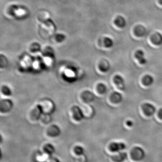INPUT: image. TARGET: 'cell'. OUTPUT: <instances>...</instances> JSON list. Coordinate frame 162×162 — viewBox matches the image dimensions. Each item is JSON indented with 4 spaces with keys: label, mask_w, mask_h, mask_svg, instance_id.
I'll return each instance as SVG.
<instances>
[{
    "label": "cell",
    "mask_w": 162,
    "mask_h": 162,
    "mask_svg": "<svg viewBox=\"0 0 162 162\" xmlns=\"http://www.w3.org/2000/svg\"><path fill=\"white\" fill-rule=\"evenodd\" d=\"M136 58L139 61V63L142 65H145L147 64V59L145 58V54L142 50H137L135 53Z\"/></svg>",
    "instance_id": "5b68a950"
},
{
    "label": "cell",
    "mask_w": 162,
    "mask_h": 162,
    "mask_svg": "<svg viewBox=\"0 0 162 162\" xmlns=\"http://www.w3.org/2000/svg\"><path fill=\"white\" fill-rule=\"evenodd\" d=\"M127 153L120 152L118 154L112 156V160L115 162H123L127 159Z\"/></svg>",
    "instance_id": "8992f818"
},
{
    "label": "cell",
    "mask_w": 162,
    "mask_h": 162,
    "mask_svg": "<svg viewBox=\"0 0 162 162\" xmlns=\"http://www.w3.org/2000/svg\"><path fill=\"white\" fill-rule=\"evenodd\" d=\"M114 81L115 84L119 89L122 90H124L125 89V81L123 77L119 75H116L114 77Z\"/></svg>",
    "instance_id": "277c9868"
},
{
    "label": "cell",
    "mask_w": 162,
    "mask_h": 162,
    "mask_svg": "<svg viewBox=\"0 0 162 162\" xmlns=\"http://www.w3.org/2000/svg\"><path fill=\"white\" fill-rule=\"evenodd\" d=\"M60 162V161L58 160V159H57V158H53L51 160V162Z\"/></svg>",
    "instance_id": "d6986e66"
},
{
    "label": "cell",
    "mask_w": 162,
    "mask_h": 162,
    "mask_svg": "<svg viewBox=\"0 0 162 162\" xmlns=\"http://www.w3.org/2000/svg\"><path fill=\"white\" fill-rule=\"evenodd\" d=\"M142 108L144 113L147 116L150 117L153 115L156 111L155 107L151 103H145L143 105Z\"/></svg>",
    "instance_id": "3957f363"
},
{
    "label": "cell",
    "mask_w": 162,
    "mask_h": 162,
    "mask_svg": "<svg viewBox=\"0 0 162 162\" xmlns=\"http://www.w3.org/2000/svg\"><path fill=\"white\" fill-rule=\"evenodd\" d=\"M151 41L156 46H160L162 44V35L159 32H156L152 36Z\"/></svg>",
    "instance_id": "ba28073f"
},
{
    "label": "cell",
    "mask_w": 162,
    "mask_h": 162,
    "mask_svg": "<svg viewBox=\"0 0 162 162\" xmlns=\"http://www.w3.org/2000/svg\"><path fill=\"white\" fill-rule=\"evenodd\" d=\"M114 23L117 27L120 28H124L126 26V20L122 16H118L115 19Z\"/></svg>",
    "instance_id": "30bf717a"
},
{
    "label": "cell",
    "mask_w": 162,
    "mask_h": 162,
    "mask_svg": "<svg viewBox=\"0 0 162 162\" xmlns=\"http://www.w3.org/2000/svg\"><path fill=\"white\" fill-rule=\"evenodd\" d=\"M98 90L101 94H105L107 90V88L105 84H99L98 86Z\"/></svg>",
    "instance_id": "2e32d148"
},
{
    "label": "cell",
    "mask_w": 162,
    "mask_h": 162,
    "mask_svg": "<svg viewBox=\"0 0 162 162\" xmlns=\"http://www.w3.org/2000/svg\"><path fill=\"white\" fill-rule=\"evenodd\" d=\"M131 156L133 160L136 161H141L145 158V151L142 147L136 146L131 151Z\"/></svg>",
    "instance_id": "6da1fadb"
},
{
    "label": "cell",
    "mask_w": 162,
    "mask_h": 162,
    "mask_svg": "<svg viewBox=\"0 0 162 162\" xmlns=\"http://www.w3.org/2000/svg\"><path fill=\"white\" fill-rule=\"evenodd\" d=\"M44 151L45 153L49 155H52L55 153V148L52 145L47 144L44 146Z\"/></svg>",
    "instance_id": "7c38bea8"
},
{
    "label": "cell",
    "mask_w": 162,
    "mask_h": 162,
    "mask_svg": "<svg viewBox=\"0 0 162 162\" xmlns=\"http://www.w3.org/2000/svg\"><path fill=\"white\" fill-rule=\"evenodd\" d=\"M126 148V145L124 142H114L109 145V149L112 152H120Z\"/></svg>",
    "instance_id": "7a4b0ae2"
},
{
    "label": "cell",
    "mask_w": 162,
    "mask_h": 162,
    "mask_svg": "<svg viewBox=\"0 0 162 162\" xmlns=\"http://www.w3.org/2000/svg\"><path fill=\"white\" fill-rule=\"evenodd\" d=\"M159 2L160 4L162 5V0H159Z\"/></svg>",
    "instance_id": "ffe728a7"
},
{
    "label": "cell",
    "mask_w": 162,
    "mask_h": 162,
    "mask_svg": "<svg viewBox=\"0 0 162 162\" xmlns=\"http://www.w3.org/2000/svg\"><path fill=\"white\" fill-rule=\"evenodd\" d=\"M104 46L106 48H111L113 47L114 45V42L113 40L108 37H106L104 38Z\"/></svg>",
    "instance_id": "5bb4252c"
},
{
    "label": "cell",
    "mask_w": 162,
    "mask_h": 162,
    "mask_svg": "<svg viewBox=\"0 0 162 162\" xmlns=\"http://www.w3.org/2000/svg\"><path fill=\"white\" fill-rule=\"evenodd\" d=\"M146 29L142 25H138L135 28L134 33L137 37H144L146 35Z\"/></svg>",
    "instance_id": "9c48e42d"
},
{
    "label": "cell",
    "mask_w": 162,
    "mask_h": 162,
    "mask_svg": "<svg viewBox=\"0 0 162 162\" xmlns=\"http://www.w3.org/2000/svg\"><path fill=\"white\" fill-rule=\"evenodd\" d=\"M126 124L127 126L129 127H132L134 125L133 122L131 120H128Z\"/></svg>",
    "instance_id": "e0dca14e"
},
{
    "label": "cell",
    "mask_w": 162,
    "mask_h": 162,
    "mask_svg": "<svg viewBox=\"0 0 162 162\" xmlns=\"http://www.w3.org/2000/svg\"><path fill=\"white\" fill-rule=\"evenodd\" d=\"M74 152L75 154L77 155H81L84 154L85 151L83 147L79 145H78L74 148Z\"/></svg>",
    "instance_id": "9a60e30c"
},
{
    "label": "cell",
    "mask_w": 162,
    "mask_h": 162,
    "mask_svg": "<svg viewBox=\"0 0 162 162\" xmlns=\"http://www.w3.org/2000/svg\"><path fill=\"white\" fill-rule=\"evenodd\" d=\"M99 69L102 72H104V73H106L110 70V64L107 61H103L99 65Z\"/></svg>",
    "instance_id": "4fadbf2b"
},
{
    "label": "cell",
    "mask_w": 162,
    "mask_h": 162,
    "mask_svg": "<svg viewBox=\"0 0 162 162\" xmlns=\"http://www.w3.org/2000/svg\"><path fill=\"white\" fill-rule=\"evenodd\" d=\"M158 116L162 120V109L159 110V113H158Z\"/></svg>",
    "instance_id": "ac0fdd59"
},
{
    "label": "cell",
    "mask_w": 162,
    "mask_h": 162,
    "mask_svg": "<svg viewBox=\"0 0 162 162\" xmlns=\"http://www.w3.org/2000/svg\"><path fill=\"white\" fill-rule=\"evenodd\" d=\"M110 99L113 103L119 104L123 101V96L121 93L117 91H114L111 94Z\"/></svg>",
    "instance_id": "52a82bcc"
},
{
    "label": "cell",
    "mask_w": 162,
    "mask_h": 162,
    "mask_svg": "<svg viewBox=\"0 0 162 162\" xmlns=\"http://www.w3.org/2000/svg\"><path fill=\"white\" fill-rule=\"evenodd\" d=\"M154 81L153 77L150 75H146L143 78L142 82L145 86H150L153 84Z\"/></svg>",
    "instance_id": "8fae6325"
}]
</instances>
